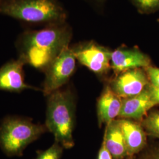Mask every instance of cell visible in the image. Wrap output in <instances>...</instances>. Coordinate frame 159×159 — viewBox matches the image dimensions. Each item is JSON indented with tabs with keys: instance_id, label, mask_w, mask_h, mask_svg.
Instances as JSON below:
<instances>
[{
	"instance_id": "1",
	"label": "cell",
	"mask_w": 159,
	"mask_h": 159,
	"mask_svg": "<svg viewBox=\"0 0 159 159\" xmlns=\"http://www.w3.org/2000/svg\"><path fill=\"white\" fill-rule=\"evenodd\" d=\"M71 30L64 23L24 33L18 42L20 58L25 64L45 71L64 48L69 46Z\"/></svg>"
},
{
	"instance_id": "2",
	"label": "cell",
	"mask_w": 159,
	"mask_h": 159,
	"mask_svg": "<svg viewBox=\"0 0 159 159\" xmlns=\"http://www.w3.org/2000/svg\"><path fill=\"white\" fill-rule=\"evenodd\" d=\"M46 127L63 148L74 146L73 133L75 122L74 98L68 90L52 92L48 96Z\"/></svg>"
},
{
	"instance_id": "3",
	"label": "cell",
	"mask_w": 159,
	"mask_h": 159,
	"mask_svg": "<svg viewBox=\"0 0 159 159\" xmlns=\"http://www.w3.org/2000/svg\"><path fill=\"white\" fill-rule=\"evenodd\" d=\"M0 12L32 23H64L66 12L57 0H10L0 4Z\"/></svg>"
},
{
	"instance_id": "4",
	"label": "cell",
	"mask_w": 159,
	"mask_h": 159,
	"mask_svg": "<svg viewBox=\"0 0 159 159\" xmlns=\"http://www.w3.org/2000/svg\"><path fill=\"white\" fill-rule=\"evenodd\" d=\"M47 130L46 125L35 124L31 119L8 117L0 126V148L8 156H21Z\"/></svg>"
},
{
	"instance_id": "5",
	"label": "cell",
	"mask_w": 159,
	"mask_h": 159,
	"mask_svg": "<svg viewBox=\"0 0 159 159\" xmlns=\"http://www.w3.org/2000/svg\"><path fill=\"white\" fill-rule=\"evenodd\" d=\"M76 58L69 46L63 48L45 70L46 78L43 91L45 96L60 89L74 73Z\"/></svg>"
},
{
	"instance_id": "6",
	"label": "cell",
	"mask_w": 159,
	"mask_h": 159,
	"mask_svg": "<svg viewBox=\"0 0 159 159\" xmlns=\"http://www.w3.org/2000/svg\"><path fill=\"white\" fill-rule=\"evenodd\" d=\"M80 64L97 74H104L111 68L112 51L94 41L85 42L71 48Z\"/></svg>"
},
{
	"instance_id": "7",
	"label": "cell",
	"mask_w": 159,
	"mask_h": 159,
	"mask_svg": "<svg viewBox=\"0 0 159 159\" xmlns=\"http://www.w3.org/2000/svg\"><path fill=\"white\" fill-rule=\"evenodd\" d=\"M150 84L144 68H135L119 74L111 87L123 99L136 96Z\"/></svg>"
},
{
	"instance_id": "8",
	"label": "cell",
	"mask_w": 159,
	"mask_h": 159,
	"mask_svg": "<svg viewBox=\"0 0 159 159\" xmlns=\"http://www.w3.org/2000/svg\"><path fill=\"white\" fill-rule=\"evenodd\" d=\"M110 64L114 72L119 74L129 70L147 68L152 66V60L138 48L122 47L112 51Z\"/></svg>"
},
{
	"instance_id": "9",
	"label": "cell",
	"mask_w": 159,
	"mask_h": 159,
	"mask_svg": "<svg viewBox=\"0 0 159 159\" xmlns=\"http://www.w3.org/2000/svg\"><path fill=\"white\" fill-rule=\"evenodd\" d=\"M20 58L6 63L0 68V90L20 93L25 89H36L25 83L23 66Z\"/></svg>"
},
{
	"instance_id": "10",
	"label": "cell",
	"mask_w": 159,
	"mask_h": 159,
	"mask_svg": "<svg viewBox=\"0 0 159 159\" xmlns=\"http://www.w3.org/2000/svg\"><path fill=\"white\" fill-rule=\"evenodd\" d=\"M154 106L156 105L150 98L147 87L140 94L122 100L119 116L128 119H142Z\"/></svg>"
},
{
	"instance_id": "11",
	"label": "cell",
	"mask_w": 159,
	"mask_h": 159,
	"mask_svg": "<svg viewBox=\"0 0 159 159\" xmlns=\"http://www.w3.org/2000/svg\"><path fill=\"white\" fill-rule=\"evenodd\" d=\"M122 98L107 86L102 91L97 104V114L99 123L108 124L119 116L122 106Z\"/></svg>"
},
{
	"instance_id": "12",
	"label": "cell",
	"mask_w": 159,
	"mask_h": 159,
	"mask_svg": "<svg viewBox=\"0 0 159 159\" xmlns=\"http://www.w3.org/2000/svg\"><path fill=\"white\" fill-rule=\"evenodd\" d=\"M119 120L127 155L132 156L142 150L146 144V134L142 125L130 119Z\"/></svg>"
},
{
	"instance_id": "13",
	"label": "cell",
	"mask_w": 159,
	"mask_h": 159,
	"mask_svg": "<svg viewBox=\"0 0 159 159\" xmlns=\"http://www.w3.org/2000/svg\"><path fill=\"white\" fill-rule=\"evenodd\" d=\"M103 142L114 159H124L127 155L125 137L119 120H113L107 125Z\"/></svg>"
},
{
	"instance_id": "14",
	"label": "cell",
	"mask_w": 159,
	"mask_h": 159,
	"mask_svg": "<svg viewBox=\"0 0 159 159\" xmlns=\"http://www.w3.org/2000/svg\"><path fill=\"white\" fill-rule=\"evenodd\" d=\"M142 126L148 134L159 139V110L148 114L143 121Z\"/></svg>"
},
{
	"instance_id": "15",
	"label": "cell",
	"mask_w": 159,
	"mask_h": 159,
	"mask_svg": "<svg viewBox=\"0 0 159 159\" xmlns=\"http://www.w3.org/2000/svg\"><path fill=\"white\" fill-rule=\"evenodd\" d=\"M132 4L142 14H150L159 11V0H131Z\"/></svg>"
},
{
	"instance_id": "16",
	"label": "cell",
	"mask_w": 159,
	"mask_h": 159,
	"mask_svg": "<svg viewBox=\"0 0 159 159\" xmlns=\"http://www.w3.org/2000/svg\"><path fill=\"white\" fill-rule=\"evenodd\" d=\"M63 146L59 143L55 142L47 150L37 152L35 159H60L63 153Z\"/></svg>"
},
{
	"instance_id": "17",
	"label": "cell",
	"mask_w": 159,
	"mask_h": 159,
	"mask_svg": "<svg viewBox=\"0 0 159 159\" xmlns=\"http://www.w3.org/2000/svg\"><path fill=\"white\" fill-rule=\"evenodd\" d=\"M150 85L159 87V68L152 66L144 68Z\"/></svg>"
},
{
	"instance_id": "18",
	"label": "cell",
	"mask_w": 159,
	"mask_h": 159,
	"mask_svg": "<svg viewBox=\"0 0 159 159\" xmlns=\"http://www.w3.org/2000/svg\"><path fill=\"white\" fill-rule=\"evenodd\" d=\"M148 89L150 98L154 104L156 106L159 104V87H153L149 84Z\"/></svg>"
},
{
	"instance_id": "19",
	"label": "cell",
	"mask_w": 159,
	"mask_h": 159,
	"mask_svg": "<svg viewBox=\"0 0 159 159\" xmlns=\"http://www.w3.org/2000/svg\"><path fill=\"white\" fill-rule=\"evenodd\" d=\"M112 157H113L111 154L108 151L105 143L103 142L98 153V159H112Z\"/></svg>"
},
{
	"instance_id": "20",
	"label": "cell",
	"mask_w": 159,
	"mask_h": 159,
	"mask_svg": "<svg viewBox=\"0 0 159 159\" xmlns=\"http://www.w3.org/2000/svg\"><path fill=\"white\" fill-rule=\"evenodd\" d=\"M153 159H159V153L155 156V157H154Z\"/></svg>"
},
{
	"instance_id": "21",
	"label": "cell",
	"mask_w": 159,
	"mask_h": 159,
	"mask_svg": "<svg viewBox=\"0 0 159 159\" xmlns=\"http://www.w3.org/2000/svg\"><path fill=\"white\" fill-rule=\"evenodd\" d=\"M94 1H96L98 2H104L105 0H94Z\"/></svg>"
},
{
	"instance_id": "22",
	"label": "cell",
	"mask_w": 159,
	"mask_h": 159,
	"mask_svg": "<svg viewBox=\"0 0 159 159\" xmlns=\"http://www.w3.org/2000/svg\"><path fill=\"white\" fill-rule=\"evenodd\" d=\"M157 21H158V22L159 23V19H158V20H157Z\"/></svg>"
}]
</instances>
